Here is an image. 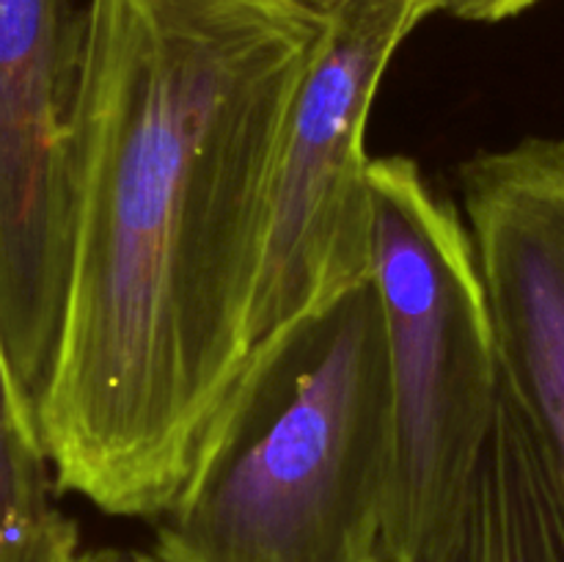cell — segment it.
Returning <instances> with one entry per match:
<instances>
[{
  "instance_id": "7a4b0ae2",
  "label": "cell",
  "mask_w": 564,
  "mask_h": 562,
  "mask_svg": "<svg viewBox=\"0 0 564 562\" xmlns=\"http://www.w3.org/2000/svg\"><path fill=\"white\" fill-rule=\"evenodd\" d=\"M394 406L372 275L248 353L152 562H383Z\"/></svg>"
},
{
  "instance_id": "6da1fadb",
  "label": "cell",
  "mask_w": 564,
  "mask_h": 562,
  "mask_svg": "<svg viewBox=\"0 0 564 562\" xmlns=\"http://www.w3.org/2000/svg\"><path fill=\"white\" fill-rule=\"evenodd\" d=\"M325 31L301 0H88L36 428L58 490L160 518L251 350L270 191Z\"/></svg>"
},
{
  "instance_id": "3957f363",
  "label": "cell",
  "mask_w": 564,
  "mask_h": 562,
  "mask_svg": "<svg viewBox=\"0 0 564 562\" xmlns=\"http://www.w3.org/2000/svg\"><path fill=\"white\" fill-rule=\"evenodd\" d=\"M372 204L394 406L383 562H455L505 391L494 309L466 218L411 158L372 160Z\"/></svg>"
},
{
  "instance_id": "5b68a950",
  "label": "cell",
  "mask_w": 564,
  "mask_h": 562,
  "mask_svg": "<svg viewBox=\"0 0 564 562\" xmlns=\"http://www.w3.org/2000/svg\"><path fill=\"white\" fill-rule=\"evenodd\" d=\"M80 53L77 0H0V345L33 413L64 309Z\"/></svg>"
},
{
  "instance_id": "8992f818",
  "label": "cell",
  "mask_w": 564,
  "mask_h": 562,
  "mask_svg": "<svg viewBox=\"0 0 564 562\" xmlns=\"http://www.w3.org/2000/svg\"><path fill=\"white\" fill-rule=\"evenodd\" d=\"M460 198L505 383L564 501V141L523 138L474 154L460 169Z\"/></svg>"
},
{
  "instance_id": "ba28073f",
  "label": "cell",
  "mask_w": 564,
  "mask_h": 562,
  "mask_svg": "<svg viewBox=\"0 0 564 562\" xmlns=\"http://www.w3.org/2000/svg\"><path fill=\"white\" fill-rule=\"evenodd\" d=\"M55 490L36 413L0 345V562H69L80 551L77 527L55 507Z\"/></svg>"
},
{
  "instance_id": "9c48e42d",
  "label": "cell",
  "mask_w": 564,
  "mask_h": 562,
  "mask_svg": "<svg viewBox=\"0 0 564 562\" xmlns=\"http://www.w3.org/2000/svg\"><path fill=\"white\" fill-rule=\"evenodd\" d=\"M538 3L540 0H446V11L468 22H501Z\"/></svg>"
},
{
  "instance_id": "30bf717a",
  "label": "cell",
  "mask_w": 564,
  "mask_h": 562,
  "mask_svg": "<svg viewBox=\"0 0 564 562\" xmlns=\"http://www.w3.org/2000/svg\"><path fill=\"white\" fill-rule=\"evenodd\" d=\"M69 562H152L149 554H121L113 549H97V551H77Z\"/></svg>"
},
{
  "instance_id": "52a82bcc",
  "label": "cell",
  "mask_w": 564,
  "mask_h": 562,
  "mask_svg": "<svg viewBox=\"0 0 564 562\" xmlns=\"http://www.w3.org/2000/svg\"><path fill=\"white\" fill-rule=\"evenodd\" d=\"M455 562H564V501L507 383L468 496Z\"/></svg>"
},
{
  "instance_id": "8fae6325",
  "label": "cell",
  "mask_w": 564,
  "mask_h": 562,
  "mask_svg": "<svg viewBox=\"0 0 564 562\" xmlns=\"http://www.w3.org/2000/svg\"><path fill=\"white\" fill-rule=\"evenodd\" d=\"M301 3L312 6V9H317V11H328L330 6H334V3H339V0H301Z\"/></svg>"
},
{
  "instance_id": "277c9868",
  "label": "cell",
  "mask_w": 564,
  "mask_h": 562,
  "mask_svg": "<svg viewBox=\"0 0 564 562\" xmlns=\"http://www.w3.org/2000/svg\"><path fill=\"white\" fill-rule=\"evenodd\" d=\"M435 11L446 0H339L325 11L281 138L251 350L372 275L367 121L397 50Z\"/></svg>"
}]
</instances>
